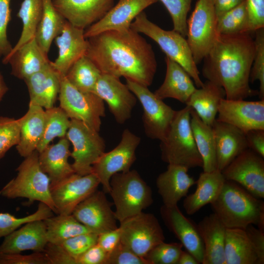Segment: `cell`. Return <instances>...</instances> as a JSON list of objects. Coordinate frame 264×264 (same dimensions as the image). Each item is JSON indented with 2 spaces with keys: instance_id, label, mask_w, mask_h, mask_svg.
I'll list each match as a JSON object with an SVG mask.
<instances>
[{
  "instance_id": "obj_23",
  "label": "cell",
  "mask_w": 264,
  "mask_h": 264,
  "mask_svg": "<svg viewBox=\"0 0 264 264\" xmlns=\"http://www.w3.org/2000/svg\"><path fill=\"white\" fill-rule=\"evenodd\" d=\"M212 128L215 141L217 169L221 171L248 148L245 133L234 126L216 119Z\"/></svg>"
},
{
  "instance_id": "obj_6",
  "label": "cell",
  "mask_w": 264,
  "mask_h": 264,
  "mask_svg": "<svg viewBox=\"0 0 264 264\" xmlns=\"http://www.w3.org/2000/svg\"><path fill=\"white\" fill-rule=\"evenodd\" d=\"M110 184L109 194L119 222L143 212L153 203L151 187L135 170L113 175Z\"/></svg>"
},
{
  "instance_id": "obj_48",
  "label": "cell",
  "mask_w": 264,
  "mask_h": 264,
  "mask_svg": "<svg viewBox=\"0 0 264 264\" xmlns=\"http://www.w3.org/2000/svg\"><path fill=\"white\" fill-rule=\"evenodd\" d=\"M11 0H0V57H4L12 49L9 41L7 29L11 19L10 2Z\"/></svg>"
},
{
  "instance_id": "obj_38",
  "label": "cell",
  "mask_w": 264,
  "mask_h": 264,
  "mask_svg": "<svg viewBox=\"0 0 264 264\" xmlns=\"http://www.w3.org/2000/svg\"><path fill=\"white\" fill-rule=\"evenodd\" d=\"M42 10V0H23L17 14L22 23L21 36L11 52L3 58L9 56L22 45L35 37L41 19Z\"/></svg>"
},
{
  "instance_id": "obj_43",
  "label": "cell",
  "mask_w": 264,
  "mask_h": 264,
  "mask_svg": "<svg viewBox=\"0 0 264 264\" xmlns=\"http://www.w3.org/2000/svg\"><path fill=\"white\" fill-rule=\"evenodd\" d=\"M179 242H162L151 249L144 259L149 264H177L182 251Z\"/></svg>"
},
{
  "instance_id": "obj_50",
  "label": "cell",
  "mask_w": 264,
  "mask_h": 264,
  "mask_svg": "<svg viewBox=\"0 0 264 264\" xmlns=\"http://www.w3.org/2000/svg\"><path fill=\"white\" fill-rule=\"evenodd\" d=\"M0 264H50L44 252L29 255L0 253Z\"/></svg>"
},
{
  "instance_id": "obj_12",
  "label": "cell",
  "mask_w": 264,
  "mask_h": 264,
  "mask_svg": "<svg viewBox=\"0 0 264 264\" xmlns=\"http://www.w3.org/2000/svg\"><path fill=\"white\" fill-rule=\"evenodd\" d=\"M126 85L140 102L145 133L152 139L162 141L167 135L176 110L165 104L146 87L129 79Z\"/></svg>"
},
{
  "instance_id": "obj_59",
  "label": "cell",
  "mask_w": 264,
  "mask_h": 264,
  "mask_svg": "<svg viewBox=\"0 0 264 264\" xmlns=\"http://www.w3.org/2000/svg\"><path fill=\"white\" fill-rule=\"evenodd\" d=\"M7 87L2 75L0 73V101L1 100L3 96L5 94L8 90Z\"/></svg>"
},
{
  "instance_id": "obj_40",
  "label": "cell",
  "mask_w": 264,
  "mask_h": 264,
  "mask_svg": "<svg viewBox=\"0 0 264 264\" xmlns=\"http://www.w3.org/2000/svg\"><path fill=\"white\" fill-rule=\"evenodd\" d=\"M70 119L59 106L45 109L43 135L36 151L41 153L56 137H64L69 128Z\"/></svg>"
},
{
  "instance_id": "obj_42",
  "label": "cell",
  "mask_w": 264,
  "mask_h": 264,
  "mask_svg": "<svg viewBox=\"0 0 264 264\" xmlns=\"http://www.w3.org/2000/svg\"><path fill=\"white\" fill-rule=\"evenodd\" d=\"M53 211L48 206L41 202L34 213L24 217L16 218L8 213H0V239L5 237L29 221L44 220L53 216Z\"/></svg>"
},
{
  "instance_id": "obj_46",
  "label": "cell",
  "mask_w": 264,
  "mask_h": 264,
  "mask_svg": "<svg viewBox=\"0 0 264 264\" xmlns=\"http://www.w3.org/2000/svg\"><path fill=\"white\" fill-rule=\"evenodd\" d=\"M160 0L169 12L173 23V30L186 37L187 15L190 9L192 0Z\"/></svg>"
},
{
  "instance_id": "obj_53",
  "label": "cell",
  "mask_w": 264,
  "mask_h": 264,
  "mask_svg": "<svg viewBox=\"0 0 264 264\" xmlns=\"http://www.w3.org/2000/svg\"><path fill=\"white\" fill-rule=\"evenodd\" d=\"M108 253L97 243L76 259V264H106Z\"/></svg>"
},
{
  "instance_id": "obj_34",
  "label": "cell",
  "mask_w": 264,
  "mask_h": 264,
  "mask_svg": "<svg viewBox=\"0 0 264 264\" xmlns=\"http://www.w3.org/2000/svg\"><path fill=\"white\" fill-rule=\"evenodd\" d=\"M224 256L225 264H257L255 251L245 229L226 228Z\"/></svg>"
},
{
  "instance_id": "obj_16",
  "label": "cell",
  "mask_w": 264,
  "mask_h": 264,
  "mask_svg": "<svg viewBox=\"0 0 264 264\" xmlns=\"http://www.w3.org/2000/svg\"><path fill=\"white\" fill-rule=\"evenodd\" d=\"M105 194L96 190L80 203L72 213L91 232L97 235L118 228L111 203Z\"/></svg>"
},
{
  "instance_id": "obj_33",
  "label": "cell",
  "mask_w": 264,
  "mask_h": 264,
  "mask_svg": "<svg viewBox=\"0 0 264 264\" xmlns=\"http://www.w3.org/2000/svg\"><path fill=\"white\" fill-rule=\"evenodd\" d=\"M225 98L224 89L207 80L197 88L185 104L191 108L206 124L212 126L216 120L221 100Z\"/></svg>"
},
{
  "instance_id": "obj_4",
  "label": "cell",
  "mask_w": 264,
  "mask_h": 264,
  "mask_svg": "<svg viewBox=\"0 0 264 264\" xmlns=\"http://www.w3.org/2000/svg\"><path fill=\"white\" fill-rule=\"evenodd\" d=\"M191 110L186 105L176 111L168 133L160 144L161 157L164 162L188 169L202 168L203 165L191 127Z\"/></svg>"
},
{
  "instance_id": "obj_5",
  "label": "cell",
  "mask_w": 264,
  "mask_h": 264,
  "mask_svg": "<svg viewBox=\"0 0 264 264\" xmlns=\"http://www.w3.org/2000/svg\"><path fill=\"white\" fill-rule=\"evenodd\" d=\"M17 171L16 177L2 188L0 195L11 199L23 198L31 201H39L56 213L51 197L50 180L40 167L39 153L36 150L24 157Z\"/></svg>"
},
{
  "instance_id": "obj_51",
  "label": "cell",
  "mask_w": 264,
  "mask_h": 264,
  "mask_svg": "<svg viewBox=\"0 0 264 264\" xmlns=\"http://www.w3.org/2000/svg\"><path fill=\"white\" fill-rule=\"evenodd\" d=\"M249 16V31L264 27V0H245Z\"/></svg>"
},
{
  "instance_id": "obj_39",
  "label": "cell",
  "mask_w": 264,
  "mask_h": 264,
  "mask_svg": "<svg viewBox=\"0 0 264 264\" xmlns=\"http://www.w3.org/2000/svg\"><path fill=\"white\" fill-rule=\"evenodd\" d=\"M101 74L96 66L85 55L73 64L65 76L79 90L92 92Z\"/></svg>"
},
{
  "instance_id": "obj_21",
  "label": "cell",
  "mask_w": 264,
  "mask_h": 264,
  "mask_svg": "<svg viewBox=\"0 0 264 264\" xmlns=\"http://www.w3.org/2000/svg\"><path fill=\"white\" fill-rule=\"evenodd\" d=\"M66 21L85 30L103 18L114 6V0H52Z\"/></svg>"
},
{
  "instance_id": "obj_17",
  "label": "cell",
  "mask_w": 264,
  "mask_h": 264,
  "mask_svg": "<svg viewBox=\"0 0 264 264\" xmlns=\"http://www.w3.org/2000/svg\"><path fill=\"white\" fill-rule=\"evenodd\" d=\"M92 92L107 103L118 123L123 124L131 118L137 99L120 78L101 73Z\"/></svg>"
},
{
  "instance_id": "obj_31",
  "label": "cell",
  "mask_w": 264,
  "mask_h": 264,
  "mask_svg": "<svg viewBox=\"0 0 264 264\" xmlns=\"http://www.w3.org/2000/svg\"><path fill=\"white\" fill-rule=\"evenodd\" d=\"M225 179L218 169L200 174L195 191L187 195L183 201L186 213L192 215L207 204L211 203L220 194Z\"/></svg>"
},
{
  "instance_id": "obj_49",
  "label": "cell",
  "mask_w": 264,
  "mask_h": 264,
  "mask_svg": "<svg viewBox=\"0 0 264 264\" xmlns=\"http://www.w3.org/2000/svg\"><path fill=\"white\" fill-rule=\"evenodd\" d=\"M106 264H149L143 257L135 254L121 241L108 253Z\"/></svg>"
},
{
  "instance_id": "obj_54",
  "label": "cell",
  "mask_w": 264,
  "mask_h": 264,
  "mask_svg": "<svg viewBox=\"0 0 264 264\" xmlns=\"http://www.w3.org/2000/svg\"><path fill=\"white\" fill-rule=\"evenodd\" d=\"M245 230L257 256V264H264V231L252 224L248 225Z\"/></svg>"
},
{
  "instance_id": "obj_29",
  "label": "cell",
  "mask_w": 264,
  "mask_h": 264,
  "mask_svg": "<svg viewBox=\"0 0 264 264\" xmlns=\"http://www.w3.org/2000/svg\"><path fill=\"white\" fill-rule=\"evenodd\" d=\"M70 142L66 136L59 141L48 145L39 153V162L42 170L50 180V186L75 173L68 162L71 152Z\"/></svg>"
},
{
  "instance_id": "obj_52",
  "label": "cell",
  "mask_w": 264,
  "mask_h": 264,
  "mask_svg": "<svg viewBox=\"0 0 264 264\" xmlns=\"http://www.w3.org/2000/svg\"><path fill=\"white\" fill-rule=\"evenodd\" d=\"M44 252L50 264H76L75 259L70 256L60 244L48 242Z\"/></svg>"
},
{
  "instance_id": "obj_32",
  "label": "cell",
  "mask_w": 264,
  "mask_h": 264,
  "mask_svg": "<svg viewBox=\"0 0 264 264\" xmlns=\"http://www.w3.org/2000/svg\"><path fill=\"white\" fill-rule=\"evenodd\" d=\"M45 110L33 103H29L26 113L21 117L20 137L16 145L19 154L27 157L36 150L43 135Z\"/></svg>"
},
{
  "instance_id": "obj_15",
  "label": "cell",
  "mask_w": 264,
  "mask_h": 264,
  "mask_svg": "<svg viewBox=\"0 0 264 264\" xmlns=\"http://www.w3.org/2000/svg\"><path fill=\"white\" fill-rule=\"evenodd\" d=\"M100 181L91 173H76L51 186V197L57 214L71 215L76 207L97 189Z\"/></svg>"
},
{
  "instance_id": "obj_14",
  "label": "cell",
  "mask_w": 264,
  "mask_h": 264,
  "mask_svg": "<svg viewBox=\"0 0 264 264\" xmlns=\"http://www.w3.org/2000/svg\"><path fill=\"white\" fill-rule=\"evenodd\" d=\"M225 179L240 184L254 197L264 198V157L248 148L221 171Z\"/></svg>"
},
{
  "instance_id": "obj_18",
  "label": "cell",
  "mask_w": 264,
  "mask_h": 264,
  "mask_svg": "<svg viewBox=\"0 0 264 264\" xmlns=\"http://www.w3.org/2000/svg\"><path fill=\"white\" fill-rule=\"evenodd\" d=\"M216 119L234 126L244 133L264 130V99L249 101L224 98L220 102Z\"/></svg>"
},
{
  "instance_id": "obj_58",
  "label": "cell",
  "mask_w": 264,
  "mask_h": 264,
  "mask_svg": "<svg viewBox=\"0 0 264 264\" xmlns=\"http://www.w3.org/2000/svg\"><path fill=\"white\" fill-rule=\"evenodd\" d=\"M195 257L187 251L182 250L177 264H199Z\"/></svg>"
},
{
  "instance_id": "obj_7",
  "label": "cell",
  "mask_w": 264,
  "mask_h": 264,
  "mask_svg": "<svg viewBox=\"0 0 264 264\" xmlns=\"http://www.w3.org/2000/svg\"><path fill=\"white\" fill-rule=\"evenodd\" d=\"M131 28L143 33L156 42L166 56L180 65L189 74L198 88L204 83L185 37L177 31L165 30L150 21L145 12L140 13L131 24Z\"/></svg>"
},
{
  "instance_id": "obj_25",
  "label": "cell",
  "mask_w": 264,
  "mask_h": 264,
  "mask_svg": "<svg viewBox=\"0 0 264 264\" xmlns=\"http://www.w3.org/2000/svg\"><path fill=\"white\" fill-rule=\"evenodd\" d=\"M188 170L182 166L170 164L167 170L159 175L156 186L164 205H177L187 196L190 187L196 184L194 178L188 174Z\"/></svg>"
},
{
  "instance_id": "obj_19",
  "label": "cell",
  "mask_w": 264,
  "mask_h": 264,
  "mask_svg": "<svg viewBox=\"0 0 264 264\" xmlns=\"http://www.w3.org/2000/svg\"><path fill=\"white\" fill-rule=\"evenodd\" d=\"M160 214L167 228L179 241L186 250L201 264L204 255L203 244L198 225L181 212L177 205H163Z\"/></svg>"
},
{
  "instance_id": "obj_2",
  "label": "cell",
  "mask_w": 264,
  "mask_h": 264,
  "mask_svg": "<svg viewBox=\"0 0 264 264\" xmlns=\"http://www.w3.org/2000/svg\"><path fill=\"white\" fill-rule=\"evenodd\" d=\"M251 33L219 35L205 57L202 74L208 81L222 87L225 98L243 100L258 95L249 85L255 54Z\"/></svg>"
},
{
  "instance_id": "obj_10",
  "label": "cell",
  "mask_w": 264,
  "mask_h": 264,
  "mask_svg": "<svg viewBox=\"0 0 264 264\" xmlns=\"http://www.w3.org/2000/svg\"><path fill=\"white\" fill-rule=\"evenodd\" d=\"M217 16L212 0H198L187 20L186 39L195 63L203 61L218 36Z\"/></svg>"
},
{
  "instance_id": "obj_47",
  "label": "cell",
  "mask_w": 264,
  "mask_h": 264,
  "mask_svg": "<svg viewBox=\"0 0 264 264\" xmlns=\"http://www.w3.org/2000/svg\"><path fill=\"white\" fill-rule=\"evenodd\" d=\"M98 235L88 232L71 237L59 243L72 257L76 259L96 244Z\"/></svg>"
},
{
  "instance_id": "obj_24",
  "label": "cell",
  "mask_w": 264,
  "mask_h": 264,
  "mask_svg": "<svg viewBox=\"0 0 264 264\" xmlns=\"http://www.w3.org/2000/svg\"><path fill=\"white\" fill-rule=\"evenodd\" d=\"M0 253H21L26 250L44 252L48 243L44 220L29 221L4 237Z\"/></svg>"
},
{
  "instance_id": "obj_13",
  "label": "cell",
  "mask_w": 264,
  "mask_h": 264,
  "mask_svg": "<svg viewBox=\"0 0 264 264\" xmlns=\"http://www.w3.org/2000/svg\"><path fill=\"white\" fill-rule=\"evenodd\" d=\"M140 141V137L126 129L119 144L112 150L104 152L93 165L92 173L98 178L105 193H110V181L113 175L130 170Z\"/></svg>"
},
{
  "instance_id": "obj_26",
  "label": "cell",
  "mask_w": 264,
  "mask_h": 264,
  "mask_svg": "<svg viewBox=\"0 0 264 264\" xmlns=\"http://www.w3.org/2000/svg\"><path fill=\"white\" fill-rule=\"evenodd\" d=\"M203 246L202 264H225L224 245L226 228L214 213L197 224Z\"/></svg>"
},
{
  "instance_id": "obj_35",
  "label": "cell",
  "mask_w": 264,
  "mask_h": 264,
  "mask_svg": "<svg viewBox=\"0 0 264 264\" xmlns=\"http://www.w3.org/2000/svg\"><path fill=\"white\" fill-rule=\"evenodd\" d=\"M190 124L196 146L202 160L203 171L210 172L217 170L216 145L212 126L203 122L192 109Z\"/></svg>"
},
{
  "instance_id": "obj_1",
  "label": "cell",
  "mask_w": 264,
  "mask_h": 264,
  "mask_svg": "<svg viewBox=\"0 0 264 264\" xmlns=\"http://www.w3.org/2000/svg\"><path fill=\"white\" fill-rule=\"evenodd\" d=\"M86 56L102 74L125 77L148 87L153 83L157 62L151 44L132 28L110 30L87 38Z\"/></svg>"
},
{
  "instance_id": "obj_11",
  "label": "cell",
  "mask_w": 264,
  "mask_h": 264,
  "mask_svg": "<svg viewBox=\"0 0 264 264\" xmlns=\"http://www.w3.org/2000/svg\"><path fill=\"white\" fill-rule=\"evenodd\" d=\"M121 242L144 258L148 252L164 242L165 236L156 217L142 212L119 222Z\"/></svg>"
},
{
  "instance_id": "obj_57",
  "label": "cell",
  "mask_w": 264,
  "mask_h": 264,
  "mask_svg": "<svg viewBox=\"0 0 264 264\" xmlns=\"http://www.w3.org/2000/svg\"><path fill=\"white\" fill-rule=\"evenodd\" d=\"M245 0H212L217 18L237 6Z\"/></svg>"
},
{
  "instance_id": "obj_56",
  "label": "cell",
  "mask_w": 264,
  "mask_h": 264,
  "mask_svg": "<svg viewBox=\"0 0 264 264\" xmlns=\"http://www.w3.org/2000/svg\"><path fill=\"white\" fill-rule=\"evenodd\" d=\"M249 149L264 157V130H253L245 133Z\"/></svg>"
},
{
  "instance_id": "obj_44",
  "label": "cell",
  "mask_w": 264,
  "mask_h": 264,
  "mask_svg": "<svg viewBox=\"0 0 264 264\" xmlns=\"http://www.w3.org/2000/svg\"><path fill=\"white\" fill-rule=\"evenodd\" d=\"M255 54L250 74V82L256 80L260 82L258 96L264 99V28L255 32Z\"/></svg>"
},
{
  "instance_id": "obj_20",
  "label": "cell",
  "mask_w": 264,
  "mask_h": 264,
  "mask_svg": "<svg viewBox=\"0 0 264 264\" xmlns=\"http://www.w3.org/2000/svg\"><path fill=\"white\" fill-rule=\"evenodd\" d=\"M158 0H119L100 20L84 30L87 39L102 32L114 30L122 31L131 27L135 18L144 10Z\"/></svg>"
},
{
  "instance_id": "obj_45",
  "label": "cell",
  "mask_w": 264,
  "mask_h": 264,
  "mask_svg": "<svg viewBox=\"0 0 264 264\" xmlns=\"http://www.w3.org/2000/svg\"><path fill=\"white\" fill-rule=\"evenodd\" d=\"M21 121V118L0 116V159L12 147L18 144Z\"/></svg>"
},
{
  "instance_id": "obj_8",
  "label": "cell",
  "mask_w": 264,
  "mask_h": 264,
  "mask_svg": "<svg viewBox=\"0 0 264 264\" xmlns=\"http://www.w3.org/2000/svg\"><path fill=\"white\" fill-rule=\"evenodd\" d=\"M58 97L60 107L70 119L81 121L99 132L101 118L106 115L104 101L101 98L93 92L79 90L63 75H60Z\"/></svg>"
},
{
  "instance_id": "obj_55",
  "label": "cell",
  "mask_w": 264,
  "mask_h": 264,
  "mask_svg": "<svg viewBox=\"0 0 264 264\" xmlns=\"http://www.w3.org/2000/svg\"><path fill=\"white\" fill-rule=\"evenodd\" d=\"M121 241V232L117 228L101 233L98 236L97 244L108 253L110 252Z\"/></svg>"
},
{
  "instance_id": "obj_30",
  "label": "cell",
  "mask_w": 264,
  "mask_h": 264,
  "mask_svg": "<svg viewBox=\"0 0 264 264\" xmlns=\"http://www.w3.org/2000/svg\"><path fill=\"white\" fill-rule=\"evenodd\" d=\"M166 72L164 80L154 94L159 99L173 98L186 103L197 89L194 81L178 64L166 56Z\"/></svg>"
},
{
  "instance_id": "obj_41",
  "label": "cell",
  "mask_w": 264,
  "mask_h": 264,
  "mask_svg": "<svg viewBox=\"0 0 264 264\" xmlns=\"http://www.w3.org/2000/svg\"><path fill=\"white\" fill-rule=\"evenodd\" d=\"M249 22L245 0L217 18V33L219 35L249 32Z\"/></svg>"
},
{
  "instance_id": "obj_9",
  "label": "cell",
  "mask_w": 264,
  "mask_h": 264,
  "mask_svg": "<svg viewBox=\"0 0 264 264\" xmlns=\"http://www.w3.org/2000/svg\"><path fill=\"white\" fill-rule=\"evenodd\" d=\"M66 137L73 146L70 156L75 173L82 176L91 173L93 165L105 152L104 139L98 132L74 119H70Z\"/></svg>"
},
{
  "instance_id": "obj_36",
  "label": "cell",
  "mask_w": 264,
  "mask_h": 264,
  "mask_svg": "<svg viewBox=\"0 0 264 264\" xmlns=\"http://www.w3.org/2000/svg\"><path fill=\"white\" fill-rule=\"evenodd\" d=\"M42 3L41 19L35 38L47 54L53 41L61 33L66 20L56 9L52 0H42Z\"/></svg>"
},
{
  "instance_id": "obj_37",
  "label": "cell",
  "mask_w": 264,
  "mask_h": 264,
  "mask_svg": "<svg viewBox=\"0 0 264 264\" xmlns=\"http://www.w3.org/2000/svg\"><path fill=\"white\" fill-rule=\"evenodd\" d=\"M48 242L59 244L75 236L91 232L71 215L57 214L44 220Z\"/></svg>"
},
{
  "instance_id": "obj_28",
  "label": "cell",
  "mask_w": 264,
  "mask_h": 264,
  "mask_svg": "<svg viewBox=\"0 0 264 264\" xmlns=\"http://www.w3.org/2000/svg\"><path fill=\"white\" fill-rule=\"evenodd\" d=\"M27 87L29 103L44 109L54 107L60 88V75L50 63L23 80Z\"/></svg>"
},
{
  "instance_id": "obj_22",
  "label": "cell",
  "mask_w": 264,
  "mask_h": 264,
  "mask_svg": "<svg viewBox=\"0 0 264 264\" xmlns=\"http://www.w3.org/2000/svg\"><path fill=\"white\" fill-rule=\"evenodd\" d=\"M84 30L66 21L61 33L54 39L58 56L51 65L60 75L65 76L73 64L86 55L88 44Z\"/></svg>"
},
{
  "instance_id": "obj_27",
  "label": "cell",
  "mask_w": 264,
  "mask_h": 264,
  "mask_svg": "<svg viewBox=\"0 0 264 264\" xmlns=\"http://www.w3.org/2000/svg\"><path fill=\"white\" fill-rule=\"evenodd\" d=\"M50 62L35 37L2 59L3 64H10L11 74L23 80L42 70Z\"/></svg>"
},
{
  "instance_id": "obj_3",
  "label": "cell",
  "mask_w": 264,
  "mask_h": 264,
  "mask_svg": "<svg viewBox=\"0 0 264 264\" xmlns=\"http://www.w3.org/2000/svg\"><path fill=\"white\" fill-rule=\"evenodd\" d=\"M226 228L245 229L249 225L264 231V202L237 183L225 180L217 198L210 203Z\"/></svg>"
}]
</instances>
